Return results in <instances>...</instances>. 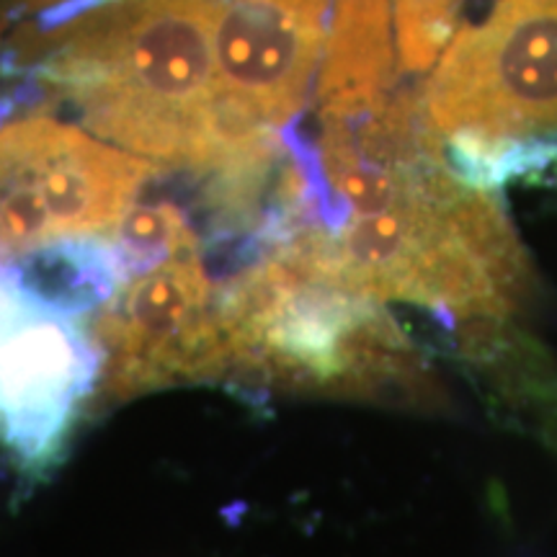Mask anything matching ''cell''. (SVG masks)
<instances>
[{
    "label": "cell",
    "instance_id": "cell-1",
    "mask_svg": "<svg viewBox=\"0 0 557 557\" xmlns=\"http://www.w3.org/2000/svg\"><path fill=\"white\" fill-rule=\"evenodd\" d=\"M58 21L39 73L101 137L209 173L263 143L227 137L218 60L189 0H78Z\"/></svg>",
    "mask_w": 557,
    "mask_h": 557
},
{
    "label": "cell",
    "instance_id": "cell-2",
    "mask_svg": "<svg viewBox=\"0 0 557 557\" xmlns=\"http://www.w3.org/2000/svg\"><path fill=\"white\" fill-rule=\"evenodd\" d=\"M230 372L289 393L436 398L434 380L377 299L320 269L308 233L261 256L220 295Z\"/></svg>",
    "mask_w": 557,
    "mask_h": 557
},
{
    "label": "cell",
    "instance_id": "cell-3",
    "mask_svg": "<svg viewBox=\"0 0 557 557\" xmlns=\"http://www.w3.org/2000/svg\"><path fill=\"white\" fill-rule=\"evenodd\" d=\"M323 269L372 299H406L465 320H506L532 299L534 274L511 222L480 186L436 163L406 197L318 230Z\"/></svg>",
    "mask_w": 557,
    "mask_h": 557
},
{
    "label": "cell",
    "instance_id": "cell-4",
    "mask_svg": "<svg viewBox=\"0 0 557 557\" xmlns=\"http://www.w3.org/2000/svg\"><path fill=\"white\" fill-rule=\"evenodd\" d=\"M423 109L455 176L485 189L508 173L513 143L557 132V0H504L459 32Z\"/></svg>",
    "mask_w": 557,
    "mask_h": 557
},
{
    "label": "cell",
    "instance_id": "cell-5",
    "mask_svg": "<svg viewBox=\"0 0 557 557\" xmlns=\"http://www.w3.org/2000/svg\"><path fill=\"white\" fill-rule=\"evenodd\" d=\"M152 171L52 116L0 122V261L114 227Z\"/></svg>",
    "mask_w": 557,
    "mask_h": 557
},
{
    "label": "cell",
    "instance_id": "cell-6",
    "mask_svg": "<svg viewBox=\"0 0 557 557\" xmlns=\"http://www.w3.org/2000/svg\"><path fill=\"white\" fill-rule=\"evenodd\" d=\"M101 367L81 318L34 297L0 261V444L26 475L58 462Z\"/></svg>",
    "mask_w": 557,
    "mask_h": 557
},
{
    "label": "cell",
    "instance_id": "cell-7",
    "mask_svg": "<svg viewBox=\"0 0 557 557\" xmlns=\"http://www.w3.org/2000/svg\"><path fill=\"white\" fill-rule=\"evenodd\" d=\"M103 393L132 398L171 382L225 377L230 341L199 250L129 278L94 325Z\"/></svg>",
    "mask_w": 557,
    "mask_h": 557
},
{
    "label": "cell",
    "instance_id": "cell-8",
    "mask_svg": "<svg viewBox=\"0 0 557 557\" xmlns=\"http://www.w3.org/2000/svg\"><path fill=\"white\" fill-rule=\"evenodd\" d=\"M212 41L220 107L235 145L299 114L323 62L333 0H189Z\"/></svg>",
    "mask_w": 557,
    "mask_h": 557
},
{
    "label": "cell",
    "instance_id": "cell-9",
    "mask_svg": "<svg viewBox=\"0 0 557 557\" xmlns=\"http://www.w3.org/2000/svg\"><path fill=\"white\" fill-rule=\"evenodd\" d=\"M320 111H348L380 99L393 86L389 0H333L323 67Z\"/></svg>",
    "mask_w": 557,
    "mask_h": 557
},
{
    "label": "cell",
    "instance_id": "cell-10",
    "mask_svg": "<svg viewBox=\"0 0 557 557\" xmlns=\"http://www.w3.org/2000/svg\"><path fill=\"white\" fill-rule=\"evenodd\" d=\"M11 267L34 297L78 318L101 310L127 284L111 243L96 235L52 243Z\"/></svg>",
    "mask_w": 557,
    "mask_h": 557
},
{
    "label": "cell",
    "instance_id": "cell-11",
    "mask_svg": "<svg viewBox=\"0 0 557 557\" xmlns=\"http://www.w3.org/2000/svg\"><path fill=\"white\" fill-rule=\"evenodd\" d=\"M111 248L124 274V282L148 274L160 263L186 250H199V235L186 214L173 205L129 207L111 227Z\"/></svg>",
    "mask_w": 557,
    "mask_h": 557
},
{
    "label": "cell",
    "instance_id": "cell-12",
    "mask_svg": "<svg viewBox=\"0 0 557 557\" xmlns=\"http://www.w3.org/2000/svg\"><path fill=\"white\" fill-rule=\"evenodd\" d=\"M465 0H398L400 58L408 70H423L436 60L444 41L451 37Z\"/></svg>",
    "mask_w": 557,
    "mask_h": 557
}]
</instances>
